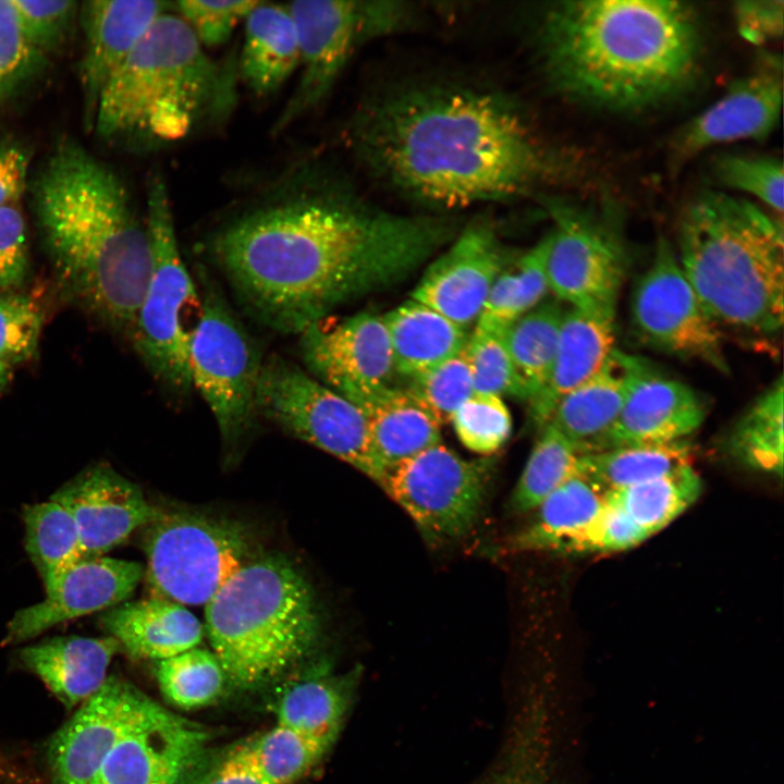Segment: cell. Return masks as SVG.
Listing matches in <instances>:
<instances>
[{"instance_id":"cell-1","label":"cell","mask_w":784,"mask_h":784,"mask_svg":"<svg viewBox=\"0 0 784 784\" xmlns=\"http://www.w3.org/2000/svg\"><path fill=\"white\" fill-rule=\"evenodd\" d=\"M455 235L451 219L375 208L306 167L222 222L206 250L252 318L299 335L339 306L401 281Z\"/></svg>"},{"instance_id":"cell-2","label":"cell","mask_w":784,"mask_h":784,"mask_svg":"<svg viewBox=\"0 0 784 784\" xmlns=\"http://www.w3.org/2000/svg\"><path fill=\"white\" fill-rule=\"evenodd\" d=\"M372 174L419 203L445 209L526 195L559 164L520 111L497 93L441 85L376 100L354 131Z\"/></svg>"},{"instance_id":"cell-3","label":"cell","mask_w":784,"mask_h":784,"mask_svg":"<svg viewBox=\"0 0 784 784\" xmlns=\"http://www.w3.org/2000/svg\"><path fill=\"white\" fill-rule=\"evenodd\" d=\"M540 69L565 98L613 111L645 109L694 78L700 36L678 1H561L536 34Z\"/></svg>"},{"instance_id":"cell-4","label":"cell","mask_w":784,"mask_h":784,"mask_svg":"<svg viewBox=\"0 0 784 784\" xmlns=\"http://www.w3.org/2000/svg\"><path fill=\"white\" fill-rule=\"evenodd\" d=\"M27 191L61 281L102 321L130 332L149 278L151 247L121 179L78 142L61 138Z\"/></svg>"},{"instance_id":"cell-5","label":"cell","mask_w":784,"mask_h":784,"mask_svg":"<svg viewBox=\"0 0 784 784\" xmlns=\"http://www.w3.org/2000/svg\"><path fill=\"white\" fill-rule=\"evenodd\" d=\"M237 76V66L212 60L186 22L168 10L105 86L91 128L105 139L181 140L231 113Z\"/></svg>"},{"instance_id":"cell-6","label":"cell","mask_w":784,"mask_h":784,"mask_svg":"<svg viewBox=\"0 0 784 784\" xmlns=\"http://www.w3.org/2000/svg\"><path fill=\"white\" fill-rule=\"evenodd\" d=\"M676 256L701 305L720 329L764 336L782 330L781 221L745 199L703 192L679 218Z\"/></svg>"},{"instance_id":"cell-7","label":"cell","mask_w":784,"mask_h":784,"mask_svg":"<svg viewBox=\"0 0 784 784\" xmlns=\"http://www.w3.org/2000/svg\"><path fill=\"white\" fill-rule=\"evenodd\" d=\"M205 634L228 681L253 688L277 679L318 641L314 590L279 553H262L205 604Z\"/></svg>"},{"instance_id":"cell-8","label":"cell","mask_w":784,"mask_h":784,"mask_svg":"<svg viewBox=\"0 0 784 784\" xmlns=\"http://www.w3.org/2000/svg\"><path fill=\"white\" fill-rule=\"evenodd\" d=\"M146 203L151 269L130 333L155 379L181 399L193 390L188 355L201 317V294L183 261L167 184L159 173L149 179Z\"/></svg>"},{"instance_id":"cell-9","label":"cell","mask_w":784,"mask_h":784,"mask_svg":"<svg viewBox=\"0 0 784 784\" xmlns=\"http://www.w3.org/2000/svg\"><path fill=\"white\" fill-rule=\"evenodd\" d=\"M144 549L151 597L206 604L244 566L265 553L245 525L193 512H161Z\"/></svg>"},{"instance_id":"cell-10","label":"cell","mask_w":784,"mask_h":784,"mask_svg":"<svg viewBox=\"0 0 784 784\" xmlns=\"http://www.w3.org/2000/svg\"><path fill=\"white\" fill-rule=\"evenodd\" d=\"M201 317L189 346V375L225 445H236L257 418L264 357L220 289L199 270Z\"/></svg>"},{"instance_id":"cell-11","label":"cell","mask_w":784,"mask_h":784,"mask_svg":"<svg viewBox=\"0 0 784 784\" xmlns=\"http://www.w3.org/2000/svg\"><path fill=\"white\" fill-rule=\"evenodd\" d=\"M301 75L274 123L280 133L329 96L358 46L407 26L412 9L400 1H293Z\"/></svg>"},{"instance_id":"cell-12","label":"cell","mask_w":784,"mask_h":784,"mask_svg":"<svg viewBox=\"0 0 784 784\" xmlns=\"http://www.w3.org/2000/svg\"><path fill=\"white\" fill-rule=\"evenodd\" d=\"M258 414L285 432L350 464L379 482L383 471L363 409L303 367L272 355L264 360Z\"/></svg>"},{"instance_id":"cell-13","label":"cell","mask_w":784,"mask_h":784,"mask_svg":"<svg viewBox=\"0 0 784 784\" xmlns=\"http://www.w3.org/2000/svg\"><path fill=\"white\" fill-rule=\"evenodd\" d=\"M549 290L569 307L615 310L627 252L611 215L546 197Z\"/></svg>"},{"instance_id":"cell-14","label":"cell","mask_w":784,"mask_h":784,"mask_svg":"<svg viewBox=\"0 0 784 784\" xmlns=\"http://www.w3.org/2000/svg\"><path fill=\"white\" fill-rule=\"evenodd\" d=\"M488 464L467 461L439 443L388 468L378 485L428 540L466 534L483 504Z\"/></svg>"},{"instance_id":"cell-15","label":"cell","mask_w":784,"mask_h":784,"mask_svg":"<svg viewBox=\"0 0 784 784\" xmlns=\"http://www.w3.org/2000/svg\"><path fill=\"white\" fill-rule=\"evenodd\" d=\"M630 320L642 343L728 371L721 329L701 305L664 238L657 243L650 266L636 283Z\"/></svg>"},{"instance_id":"cell-16","label":"cell","mask_w":784,"mask_h":784,"mask_svg":"<svg viewBox=\"0 0 784 784\" xmlns=\"http://www.w3.org/2000/svg\"><path fill=\"white\" fill-rule=\"evenodd\" d=\"M298 336L303 368L357 406L392 387L395 368L382 316L327 317Z\"/></svg>"},{"instance_id":"cell-17","label":"cell","mask_w":784,"mask_h":784,"mask_svg":"<svg viewBox=\"0 0 784 784\" xmlns=\"http://www.w3.org/2000/svg\"><path fill=\"white\" fill-rule=\"evenodd\" d=\"M156 705L132 684L107 677L52 736L47 752L52 784H90L115 744Z\"/></svg>"},{"instance_id":"cell-18","label":"cell","mask_w":784,"mask_h":784,"mask_svg":"<svg viewBox=\"0 0 784 784\" xmlns=\"http://www.w3.org/2000/svg\"><path fill=\"white\" fill-rule=\"evenodd\" d=\"M208 733L158 703L111 749L90 784H188Z\"/></svg>"},{"instance_id":"cell-19","label":"cell","mask_w":784,"mask_h":784,"mask_svg":"<svg viewBox=\"0 0 784 784\" xmlns=\"http://www.w3.org/2000/svg\"><path fill=\"white\" fill-rule=\"evenodd\" d=\"M504 268L505 253L493 226L488 220L473 221L428 266L412 299L467 330Z\"/></svg>"},{"instance_id":"cell-20","label":"cell","mask_w":784,"mask_h":784,"mask_svg":"<svg viewBox=\"0 0 784 784\" xmlns=\"http://www.w3.org/2000/svg\"><path fill=\"white\" fill-rule=\"evenodd\" d=\"M783 99L782 59L765 54L748 75L687 123L672 145L676 166L713 145L764 139L779 123Z\"/></svg>"},{"instance_id":"cell-21","label":"cell","mask_w":784,"mask_h":784,"mask_svg":"<svg viewBox=\"0 0 784 784\" xmlns=\"http://www.w3.org/2000/svg\"><path fill=\"white\" fill-rule=\"evenodd\" d=\"M144 574V566L135 561L83 559L46 590L42 601L13 615L3 642L19 644L57 624L119 605L133 593Z\"/></svg>"},{"instance_id":"cell-22","label":"cell","mask_w":784,"mask_h":784,"mask_svg":"<svg viewBox=\"0 0 784 784\" xmlns=\"http://www.w3.org/2000/svg\"><path fill=\"white\" fill-rule=\"evenodd\" d=\"M705 417V403L689 385L632 355L627 394L604 450L686 440Z\"/></svg>"},{"instance_id":"cell-23","label":"cell","mask_w":784,"mask_h":784,"mask_svg":"<svg viewBox=\"0 0 784 784\" xmlns=\"http://www.w3.org/2000/svg\"><path fill=\"white\" fill-rule=\"evenodd\" d=\"M50 499L71 513L86 559L101 556L160 513L138 486L105 465L81 473Z\"/></svg>"},{"instance_id":"cell-24","label":"cell","mask_w":784,"mask_h":784,"mask_svg":"<svg viewBox=\"0 0 784 784\" xmlns=\"http://www.w3.org/2000/svg\"><path fill=\"white\" fill-rule=\"evenodd\" d=\"M169 4L151 0H93L78 9L84 49L78 75L87 125L114 72Z\"/></svg>"},{"instance_id":"cell-25","label":"cell","mask_w":784,"mask_h":784,"mask_svg":"<svg viewBox=\"0 0 784 784\" xmlns=\"http://www.w3.org/2000/svg\"><path fill=\"white\" fill-rule=\"evenodd\" d=\"M614 342L615 310L565 309L549 380L529 403L534 427L546 426L559 401L602 368L615 350Z\"/></svg>"},{"instance_id":"cell-26","label":"cell","mask_w":784,"mask_h":784,"mask_svg":"<svg viewBox=\"0 0 784 784\" xmlns=\"http://www.w3.org/2000/svg\"><path fill=\"white\" fill-rule=\"evenodd\" d=\"M632 355L614 350L602 368L564 395L548 424L581 454L605 449L607 439L623 407Z\"/></svg>"},{"instance_id":"cell-27","label":"cell","mask_w":784,"mask_h":784,"mask_svg":"<svg viewBox=\"0 0 784 784\" xmlns=\"http://www.w3.org/2000/svg\"><path fill=\"white\" fill-rule=\"evenodd\" d=\"M101 622L131 657L157 662L197 647L205 635L185 605L157 597L115 605Z\"/></svg>"},{"instance_id":"cell-28","label":"cell","mask_w":784,"mask_h":784,"mask_svg":"<svg viewBox=\"0 0 784 784\" xmlns=\"http://www.w3.org/2000/svg\"><path fill=\"white\" fill-rule=\"evenodd\" d=\"M120 650V644L111 636H66L25 647L20 658L71 709L101 688L111 659Z\"/></svg>"},{"instance_id":"cell-29","label":"cell","mask_w":784,"mask_h":784,"mask_svg":"<svg viewBox=\"0 0 784 784\" xmlns=\"http://www.w3.org/2000/svg\"><path fill=\"white\" fill-rule=\"evenodd\" d=\"M238 76L256 95L278 90L299 66L294 20L286 4L258 2L245 21Z\"/></svg>"},{"instance_id":"cell-30","label":"cell","mask_w":784,"mask_h":784,"mask_svg":"<svg viewBox=\"0 0 784 784\" xmlns=\"http://www.w3.org/2000/svg\"><path fill=\"white\" fill-rule=\"evenodd\" d=\"M359 407L366 415L372 450L383 473L441 443V424L405 388L392 385Z\"/></svg>"},{"instance_id":"cell-31","label":"cell","mask_w":784,"mask_h":784,"mask_svg":"<svg viewBox=\"0 0 784 784\" xmlns=\"http://www.w3.org/2000/svg\"><path fill=\"white\" fill-rule=\"evenodd\" d=\"M382 319L395 372L407 379L454 356L469 338L466 329L414 299L390 310Z\"/></svg>"},{"instance_id":"cell-32","label":"cell","mask_w":784,"mask_h":784,"mask_svg":"<svg viewBox=\"0 0 784 784\" xmlns=\"http://www.w3.org/2000/svg\"><path fill=\"white\" fill-rule=\"evenodd\" d=\"M607 495L580 474L551 493L534 511L531 522L510 541L513 551L567 553L571 544L596 519Z\"/></svg>"},{"instance_id":"cell-33","label":"cell","mask_w":784,"mask_h":784,"mask_svg":"<svg viewBox=\"0 0 784 784\" xmlns=\"http://www.w3.org/2000/svg\"><path fill=\"white\" fill-rule=\"evenodd\" d=\"M351 677L314 672L290 684L277 706V724L327 746L335 740L351 698Z\"/></svg>"},{"instance_id":"cell-34","label":"cell","mask_w":784,"mask_h":784,"mask_svg":"<svg viewBox=\"0 0 784 784\" xmlns=\"http://www.w3.org/2000/svg\"><path fill=\"white\" fill-rule=\"evenodd\" d=\"M688 440L628 445L580 456L579 474L608 493L638 485L691 464Z\"/></svg>"},{"instance_id":"cell-35","label":"cell","mask_w":784,"mask_h":784,"mask_svg":"<svg viewBox=\"0 0 784 784\" xmlns=\"http://www.w3.org/2000/svg\"><path fill=\"white\" fill-rule=\"evenodd\" d=\"M564 311L556 302H542L504 329L522 400L534 401L549 380Z\"/></svg>"},{"instance_id":"cell-36","label":"cell","mask_w":784,"mask_h":784,"mask_svg":"<svg viewBox=\"0 0 784 784\" xmlns=\"http://www.w3.org/2000/svg\"><path fill=\"white\" fill-rule=\"evenodd\" d=\"M26 551L49 589L69 568L85 558L81 536L71 513L49 500L24 511Z\"/></svg>"},{"instance_id":"cell-37","label":"cell","mask_w":784,"mask_h":784,"mask_svg":"<svg viewBox=\"0 0 784 784\" xmlns=\"http://www.w3.org/2000/svg\"><path fill=\"white\" fill-rule=\"evenodd\" d=\"M784 383L780 376L742 415L732 429V454L745 465L783 475Z\"/></svg>"},{"instance_id":"cell-38","label":"cell","mask_w":784,"mask_h":784,"mask_svg":"<svg viewBox=\"0 0 784 784\" xmlns=\"http://www.w3.org/2000/svg\"><path fill=\"white\" fill-rule=\"evenodd\" d=\"M702 481L691 464L654 479L607 494L651 537L699 498Z\"/></svg>"},{"instance_id":"cell-39","label":"cell","mask_w":784,"mask_h":784,"mask_svg":"<svg viewBox=\"0 0 784 784\" xmlns=\"http://www.w3.org/2000/svg\"><path fill=\"white\" fill-rule=\"evenodd\" d=\"M548 249L547 234L519 258L513 270H502L491 286L475 327L504 330L543 302L550 291L547 274Z\"/></svg>"},{"instance_id":"cell-40","label":"cell","mask_w":784,"mask_h":784,"mask_svg":"<svg viewBox=\"0 0 784 784\" xmlns=\"http://www.w3.org/2000/svg\"><path fill=\"white\" fill-rule=\"evenodd\" d=\"M581 454L552 425L547 424L530 452L512 494L518 512L534 511L551 493L579 474Z\"/></svg>"},{"instance_id":"cell-41","label":"cell","mask_w":784,"mask_h":784,"mask_svg":"<svg viewBox=\"0 0 784 784\" xmlns=\"http://www.w3.org/2000/svg\"><path fill=\"white\" fill-rule=\"evenodd\" d=\"M329 748L277 724L236 750L268 784H293L307 774Z\"/></svg>"},{"instance_id":"cell-42","label":"cell","mask_w":784,"mask_h":784,"mask_svg":"<svg viewBox=\"0 0 784 784\" xmlns=\"http://www.w3.org/2000/svg\"><path fill=\"white\" fill-rule=\"evenodd\" d=\"M157 679L164 698L184 710L213 703L228 681L216 654L198 647L158 661Z\"/></svg>"},{"instance_id":"cell-43","label":"cell","mask_w":784,"mask_h":784,"mask_svg":"<svg viewBox=\"0 0 784 784\" xmlns=\"http://www.w3.org/2000/svg\"><path fill=\"white\" fill-rule=\"evenodd\" d=\"M405 389L419 399L439 422L451 420L454 412L474 393L466 345L430 370L408 379Z\"/></svg>"},{"instance_id":"cell-44","label":"cell","mask_w":784,"mask_h":784,"mask_svg":"<svg viewBox=\"0 0 784 784\" xmlns=\"http://www.w3.org/2000/svg\"><path fill=\"white\" fill-rule=\"evenodd\" d=\"M450 421L462 444L479 454L497 452L512 431L511 414L502 397L493 394L474 393Z\"/></svg>"},{"instance_id":"cell-45","label":"cell","mask_w":784,"mask_h":784,"mask_svg":"<svg viewBox=\"0 0 784 784\" xmlns=\"http://www.w3.org/2000/svg\"><path fill=\"white\" fill-rule=\"evenodd\" d=\"M475 393L512 395L520 399L514 365L504 330L475 327L466 343Z\"/></svg>"},{"instance_id":"cell-46","label":"cell","mask_w":784,"mask_h":784,"mask_svg":"<svg viewBox=\"0 0 784 784\" xmlns=\"http://www.w3.org/2000/svg\"><path fill=\"white\" fill-rule=\"evenodd\" d=\"M714 174L725 186L751 194L783 215V163L774 157L724 155L714 163Z\"/></svg>"},{"instance_id":"cell-47","label":"cell","mask_w":784,"mask_h":784,"mask_svg":"<svg viewBox=\"0 0 784 784\" xmlns=\"http://www.w3.org/2000/svg\"><path fill=\"white\" fill-rule=\"evenodd\" d=\"M42 315L27 295H0V362L11 367L30 358L37 348Z\"/></svg>"},{"instance_id":"cell-48","label":"cell","mask_w":784,"mask_h":784,"mask_svg":"<svg viewBox=\"0 0 784 784\" xmlns=\"http://www.w3.org/2000/svg\"><path fill=\"white\" fill-rule=\"evenodd\" d=\"M11 1L20 33L44 54L63 41L78 14V3L72 0Z\"/></svg>"},{"instance_id":"cell-49","label":"cell","mask_w":784,"mask_h":784,"mask_svg":"<svg viewBox=\"0 0 784 784\" xmlns=\"http://www.w3.org/2000/svg\"><path fill=\"white\" fill-rule=\"evenodd\" d=\"M258 2L256 0H187L175 2L174 10L186 22L203 47H217L230 39L236 26L245 21Z\"/></svg>"},{"instance_id":"cell-50","label":"cell","mask_w":784,"mask_h":784,"mask_svg":"<svg viewBox=\"0 0 784 784\" xmlns=\"http://www.w3.org/2000/svg\"><path fill=\"white\" fill-rule=\"evenodd\" d=\"M620 506L607 498L596 519L571 544L567 553H612L635 548L649 538Z\"/></svg>"},{"instance_id":"cell-51","label":"cell","mask_w":784,"mask_h":784,"mask_svg":"<svg viewBox=\"0 0 784 784\" xmlns=\"http://www.w3.org/2000/svg\"><path fill=\"white\" fill-rule=\"evenodd\" d=\"M28 270L26 223L17 204L0 208V291L21 285Z\"/></svg>"},{"instance_id":"cell-52","label":"cell","mask_w":784,"mask_h":784,"mask_svg":"<svg viewBox=\"0 0 784 784\" xmlns=\"http://www.w3.org/2000/svg\"><path fill=\"white\" fill-rule=\"evenodd\" d=\"M739 35L750 44L762 45L781 38L784 27V1L740 0L733 4Z\"/></svg>"},{"instance_id":"cell-53","label":"cell","mask_w":784,"mask_h":784,"mask_svg":"<svg viewBox=\"0 0 784 784\" xmlns=\"http://www.w3.org/2000/svg\"><path fill=\"white\" fill-rule=\"evenodd\" d=\"M29 156L16 140L0 143V208L17 204L28 188Z\"/></svg>"},{"instance_id":"cell-54","label":"cell","mask_w":784,"mask_h":784,"mask_svg":"<svg viewBox=\"0 0 784 784\" xmlns=\"http://www.w3.org/2000/svg\"><path fill=\"white\" fill-rule=\"evenodd\" d=\"M199 784H268L235 749Z\"/></svg>"},{"instance_id":"cell-55","label":"cell","mask_w":784,"mask_h":784,"mask_svg":"<svg viewBox=\"0 0 784 784\" xmlns=\"http://www.w3.org/2000/svg\"><path fill=\"white\" fill-rule=\"evenodd\" d=\"M17 26L15 11L11 0H0V30Z\"/></svg>"},{"instance_id":"cell-56","label":"cell","mask_w":784,"mask_h":784,"mask_svg":"<svg viewBox=\"0 0 784 784\" xmlns=\"http://www.w3.org/2000/svg\"><path fill=\"white\" fill-rule=\"evenodd\" d=\"M17 87L14 82L0 74V103L10 96Z\"/></svg>"},{"instance_id":"cell-57","label":"cell","mask_w":784,"mask_h":784,"mask_svg":"<svg viewBox=\"0 0 784 784\" xmlns=\"http://www.w3.org/2000/svg\"><path fill=\"white\" fill-rule=\"evenodd\" d=\"M12 368L10 365L0 362V392L9 384L12 378Z\"/></svg>"}]
</instances>
